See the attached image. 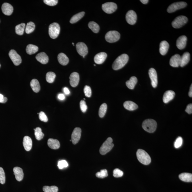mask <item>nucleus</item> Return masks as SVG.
<instances>
[{
	"label": "nucleus",
	"mask_w": 192,
	"mask_h": 192,
	"mask_svg": "<svg viewBox=\"0 0 192 192\" xmlns=\"http://www.w3.org/2000/svg\"><path fill=\"white\" fill-rule=\"evenodd\" d=\"M129 60V56L126 54L119 55L113 63V69L114 70H118L122 68L127 64Z\"/></svg>",
	"instance_id": "nucleus-1"
},
{
	"label": "nucleus",
	"mask_w": 192,
	"mask_h": 192,
	"mask_svg": "<svg viewBox=\"0 0 192 192\" xmlns=\"http://www.w3.org/2000/svg\"><path fill=\"white\" fill-rule=\"evenodd\" d=\"M136 155L138 160L142 164L147 165L151 163V159L150 156L144 150L138 149L136 153Z\"/></svg>",
	"instance_id": "nucleus-2"
},
{
	"label": "nucleus",
	"mask_w": 192,
	"mask_h": 192,
	"mask_svg": "<svg viewBox=\"0 0 192 192\" xmlns=\"http://www.w3.org/2000/svg\"><path fill=\"white\" fill-rule=\"evenodd\" d=\"M142 127L143 129L146 132L153 133L156 130L157 127V123L154 119H148L143 122Z\"/></svg>",
	"instance_id": "nucleus-3"
},
{
	"label": "nucleus",
	"mask_w": 192,
	"mask_h": 192,
	"mask_svg": "<svg viewBox=\"0 0 192 192\" xmlns=\"http://www.w3.org/2000/svg\"><path fill=\"white\" fill-rule=\"evenodd\" d=\"M112 142V138H107L100 148V153L101 154L105 155L112 149L114 146V144H113Z\"/></svg>",
	"instance_id": "nucleus-4"
},
{
	"label": "nucleus",
	"mask_w": 192,
	"mask_h": 192,
	"mask_svg": "<svg viewBox=\"0 0 192 192\" xmlns=\"http://www.w3.org/2000/svg\"><path fill=\"white\" fill-rule=\"evenodd\" d=\"M60 28L58 23H54L50 24L49 26V35L50 38L55 39L60 34Z\"/></svg>",
	"instance_id": "nucleus-5"
},
{
	"label": "nucleus",
	"mask_w": 192,
	"mask_h": 192,
	"mask_svg": "<svg viewBox=\"0 0 192 192\" xmlns=\"http://www.w3.org/2000/svg\"><path fill=\"white\" fill-rule=\"evenodd\" d=\"M120 35L118 32L116 31H109L105 35L106 41L109 43H114L117 42L120 38Z\"/></svg>",
	"instance_id": "nucleus-6"
},
{
	"label": "nucleus",
	"mask_w": 192,
	"mask_h": 192,
	"mask_svg": "<svg viewBox=\"0 0 192 192\" xmlns=\"http://www.w3.org/2000/svg\"><path fill=\"white\" fill-rule=\"evenodd\" d=\"M188 18L186 17L183 16H179L175 18L172 23V25L173 28H181L187 23Z\"/></svg>",
	"instance_id": "nucleus-7"
},
{
	"label": "nucleus",
	"mask_w": 192,
	"mask_h": 192,
	"mask_svg": "<svg viewBox=\"0 0 192 192\" xmlns=\"http://www.w3.org/2000/svg\"><path fill=\"white\" fill-rule=\"evenodd\" d=\"M102 8L103 11L107 14H112L117 9V4L113 2H107L102 4Z\"/></svg>",
	"instance_id": "nucleus-8"
},
{
	"label": "nucleus",
	"mask_w": 192,
	"mask_h": 192,
	"mask_svg": "<svg viewBox=\"0 0 192 192\" xmlns=\"http://www.w3.org/2000/svg\"><path fill=\"white\" fill-rule=\"evenodd\" d=\"M187 5V3L183 1L173 3L168 7L167 11L169 13L174 12L177 10L185 8Z\"/></svg>",
	"instance_id": "nucleus-9"
},
{
	"label": "nucleus",
	"mask_w": 192,
	"mask_h": 192,
	"mask_svg": "<svg viewBox=\"0 0 192 192\" xmlns=\"http://www.w3.org/2000/svg\"><path fill=\"white\" fill-rule=\"evenodd\" d=\"M9 55L10 58L15 65H18L21 63L22 62L21 57L16 53V50H10Z\"/></svg>",
	"instance_id": "nucleus-10"
},
{
	"label": "nucleus",
	"mask_w": 192,
	"mask_h": 192,
	"mask_svg": "<svg viewBox=\"0 0 192 192\" xmlns=\"http://www.w3.org/2000/svg\"><path fill=\"white\" fill-rule=\"evenodd\" d=\"M76 48L79 54L85 58L88 53V48L85 44L82 42H80L77 44Z\"/></svg>",
	"instance_id": "nucleus-11"
},
{
	"label": "nucleus",
	"mask_w": 192,
	"mask_h": 192,
	"mask_svg": "<svg viewBox=\"0 0 192 192\" xmlns=\"http://www.w3.org/2000/svg\"><path fill=\"white\" fill-rule=\"evenodd\" d=\"M126 21L129 24L133 25L136 23L137 20V16L135 12L132 10L128 11L126 14Z\"/></svg>",
	"instance_id": "nucleus-12"
},
{
	"label": "nucleus",
	"mask_w": 192,
	"mask_h": 192,
	"mask_svg": "<svg viewBox=\"0 0 192 192\" xmlns=\"http://www.w3.org/2000/svg\"><path fill=\"white\" fill-rule=\"evenodd\" d=\"M81 132V129L80 128L76 127L74 129L71 136L72 142L73 144H76L80 140Z\"/></svg>",
	"instance_id": "nucleus-13"
},
{
	"label": "nucleus",
	"mask_w": 192,
	"mask_h": 192,
	"mask_svg": "<svg viewBox=\"0 0 192 192\" xmlns=\"http://www.w3.org/2000/svg\"><path fill=\"white\" fill-rule=\"evenodd\" d=\"M149 75L151 80V84L152 87L155 88L158 85V78L157 73L154 68H151L149 70Z\"/></svg>",
	"instance_id": "nucleus-14"
},
{
	"label": "nucleus",
	"mask_w": 192,
	"mask_h": 192,
	"mask_svg": "<svg viewBox=\"0 0 192 192\" xmlns=\"http://www.w3.org/2000/svg\"><path fill=\"white\" fill-rule=\"evenodd\" d=\"M70 84L72 87H75L78 85L80 81V75L77 72H74L70 77Z\"/></svg>",
	"instance_id": "nucleus-15"
},
{
	"label": "nucleus",
	"mask_w": 192,
	"mask_h": 192,
	"mask_svg": "<svg viewBox=\"0 0 192 192\" xmlns=\"http://www.w3.org/2000/svg\"><path fill=\"white\" fill-rule=\"evenodd\" d=\"M187 38V37L183 35L178 38L176 41V46L179 50H183L186 46Z\"/></svg>",
	"instance_id": "nucleus-16"
},
{
	"label": "nucleus",
	"mask_w": 192,
	"mask_h": 192,
	"mask_svg": "<svg viewBox=\"0 0 192 192\" xmlns=\"http://www.w3.org/2000/svg\"><path fill=\"white\" fill-rule=\"evenodd\" d=\"M181 61V56L179 55L176 54L173 55L170 60V65L174 67L180 66Z\"/></svg>",
	"instance_id": "nucleus-17"
},
{
	"label": "nucleus",
	"mask_w": 192,
	"mask_h": 192,
	"mask_svg": "<svg viewBox=\"0 0 192 192\" xmlns=\"http://www.w3.org/2000/svg\"><path fill=\"white\" fill-rule=\"evenodd\" d=\"M1 10L3 14L6 16H9L12 14L13 8V6L9 3H6L2 5Z\"/></svg>",
	"instance_id": "nucleus-18"
},
{
	"label": "nucleus",
	"mask_w": 192,
	"mask_h": 192,
	"mask_svg": "<svg viewBox=\"0 0 192 192\" xmlns=\"http://www.w3.org/2000/svg\"><path fill=\"white\" fill-rule=\"evenodd\" d=\"M107 57V54L104 52L97 53L94 57V62L96 64H102L105 61Z\"/></svg>",
	"instance_id": "nucleus-19"
},
{
	"label": "nucleus",
	"mask_w": 192,
	"mask_h": 192,
	"mask_svg": "<svg viewBox=\"0 0 192 192\" xmlns=\"http://www.w3.org/2000/svg\"><path fill=\"white\" fill-rule=\"evenodd\" d=\"M175 93L173 91L169 90L165 92L163 95V100L165 103H167L174 99Z\"/></svg>",
	"instance_id": "nucleus-20"
},
{
	"label": "nucleus",
	"mask_w": 192,
	"mask_h": 192,
	"mask_svg": "<svg viewBox=\"0 0 192 192\" xmlns=\"http://www.w3.org/2000/svg\"><path fill=\"white\" fill-rule=\"evenodd\" d=\"M23 145L25 150L27 151L31 150L33 145L31 138L28 136H25L23 139Z\"/></svg>",
	"instance_id": "nucleus-21"
},
{
	"label": "nucleus",
	"mask_w": 192,
	"mask_h": 192,
	"mask_svg": "<svg viewBox=\"0 0 192 192\" xmlns=\"http://www.w3.org/2000/svg\"><path fill=\"white\" fill-rule=\"evenodd\" d=\"M16 179L18 181H22L23 178V170L19 167H15L13 170Z\"/></svg>",
	"instance_id": "nucleus-22"
},
{
	"label": "nucleus",
	"mask_w": 192,
	"mask_h": 192,
	"mask_svg": "<svg viewBox=\"0 0 192 192\" xmlns=\"http://www.w3.org/2000/svg\"><path fill=\"white\" fill-rule=\"evenodd\" d=\"M169 47L168 42L166 41H163L160 44L159 52L161 55H164L167 53Z\"/></svg>",
	"instance_id": "nucleus-23"
},
{
	"label": "nucleus",
	"mask_w": 192,
	"mask_h": 192,
	"mask_svg": "<svg viewBox=\"0 0 192 192\" xmlns=\"http://www.w3.org/2000/svg\"><path fill=\"white\" fill-rule=\"evenodd\" d=\"M36 58L37 60L43 64H46L48 62V57L46 53L42 52L36 55Z\"/></svg>",
	"instance_id": "nucleus-24"
},
{
	"label": "nucleus",
	"mask_w": 192,
	"mask_h": 192,
	"mask_svg": "<svg viewBox=\"0 0 192 192\" xmlns=\"http://www.w3.org/2000/svg\"><path fill=\"white\" fill-rule=\"evenodd\" d=\"M48 145L50 149H59L60 144L58 140L53 139H49L48 142Z\"/></svg>",
	"instance_id": "nucleus-25"
},
{
	"label": "nucleus",
	"mask_w": 192,
	"mask_h": 192,
	"mask_svg": "<svg viewBox=\"0 0 192 192\" xmlns=\"http://www.w3.org/2000/svg\"><path fill=\"white\" fill-rule=\"evenodd\" d=\"M124 107L129 111H134L138 108L137 104L131 101H126L124 104Z\"/></svg>",
	"instance_id": "nucleus-26"
},
{
	"label": "nucleus",
	"mask_w": 192,
	"mask_h": 192,
	"mask_svg": "<svg viewBox=\"0 0 192 192\" xmlns=\"http://www.w3.org/2000/svg\"><path fill=\"white\" fill-rule=\"evenodd\" d=\"M190 60V54L188 52H186L181 56V61L180 66L183 67L186 65Z\"/></svg>",
	"instance_id": "nucleus-27"
},
{
	"label": "nucleus",
	"mask_w": 192,
	"mask_h": 192,
	"mask_svg": "<svg viewBox=\"0 0 192 192\" xmlns=\"http://www.w3.org/2000/svg\"><path fill=\"white\" fill-rule=\"evenodd\" d=\"M58 60L60 65H65L68 64L69 60L67 55L63 53L59 54L58 55Z\"/></svg>",
	"instance_id": "nucleus-28"
},
{
	"label": "nucleus",
	"mask_w": 192,
	"mask_h": 192,
	"mask_svg": "<svg viewBox=\"0 0 192 192\" xmlns=\"http://www.w3.org/2000/svg\"><path fill=\"white\" fill-rule=\"evenodd\" d=\"M180 179L186 182H192V174L191 173H181L178 176Z\"/></svg>",
	"instance_id": "nucleus-29"
},
{
	"label": "nucleus",
	"mask_w": 192,
	"mask_h": 192,
	"mask_svg": "<svg viewBox=\"0 0 192 192\" xmlns=\"http://www.w3.org/2000/svg\"><path fill=\"white\" fill-rule=\"evenodd\" d=\"M30 86L33 91L38 92L40 90V86L39 82L36 79H33L30 82Z\"/></svg>",
	"instance_id": "nucleus-30"
},
{
	"label": "nucleus",
	"mask_w": 192,
	"mask_h": 192,
	"mask_svg": "<svg viewBox=\"0 0 192 192\" xmlns=\"http://www.w3.org/2000/svg\"><path fill=\"white\" fill-rule=\"evenodd\" d=\"M137 82V79L136 77L133 76L131 77L129 80L126 82V85L129 89H133Z\"/></svg>",
	"instance_id": "nucleus-31"
},
{
	"label": "nucleus",
	"mask_w": 192,
	"mask_h": 192,
	"mask_svg": "<svg viewBox=\"0 0 192 192\" xmlns=\"http://www.w3.org/2000/svg\"><path fill=\"white\" fill-rule=\"evenodd\" d=\"M38 47L36 45L29 44L28 45L26 48V52L28 54L31 55L38 52Z\"/></svg>",
	"instance_id": "nucleus-32"
},
{
	"label": "nucleus",
	"mask_w": 192,
	"mask_h": 192,
	"mask_svg": "<svg viewBox=\"0 0 192 192\" xmlns=\"http://www.w3.org/2000/svg\"><path fill=\"white\" fill-rule=\"evenodd\" d=\"M85 14V12H81L79 13L76 14L74 15L70 19V22L71 23H77L79 20H80L81 18H82L84 16Z\"/></svg>",
	"instance_id": "nucleus-33"
},
{
	"label": "nucleus",
	"mask_w": 192,
	"mask_h": 192,
	"mask_svg": "<svg viewBox=\"0 0 192 192\" xmlns=\"http://www.w3.org/2000/svg\"><path fill=\"white\" fill-rule=\"evenodd\" d=\"M88 26L94 33H98L100 30L98 24L94 21L90 22L88 23Z\"/></svg>",
	"instance_id": "nucleus-34"
},
{
	"label": "nucleus",
	"mask_w": 192,
	"mask_h": 192,
	"mask_svg": "<svg viewBox=\"0 0 192 192\" xmlns=\"http://www.w3.org/2000/svg\"><path fill=\"white\" fill-rule=\"evenodd\" d=\"M35 28V23L33 22H30L27 24L25 26V32L27 34H30L34 31Z\"/></svg>",
	"instance_id": "nucleus-35"
},
{
	"label": "nucleus",
	"mask_w": 192,
	"mask_h": 192,
	"mask_svg": "<svg viewBox=\"0 0 192 192\" xmlns=\"http://www.w3.org/2000/svg\"><path fill=\"white\" fill-rule=\"evenodd\" d=\"M35 131V135L36 139L38 140L39 141L43 139L44 134L42 132V129L41 128L38 127L34 129Z\"/></svg>",
	"instance_id": "nucleus-36"
},
{
	"label": "nucleus",
	"mask_w": 192,
	"mask_h": 192,
	"mask_svg": "<svg viewBox=\"0 0 192 192\" xmlns=\"http://www.w3.org/2000/svg\"><path fill=\"white\" fill-rule=\"evenodd\" d=\"M25 28V24L24 23H21L18 24L16 27V34L19 35H22L24 33Z\"/></svg>",
	"instance_id": "nucleus-37"
},
{
	"label": "nucleus",
	"mask_w": 192,
	"mask_h": 192,
	"mask_svg": "<svg viewBox=\"0 0 192 192\" xmlns=\"http://www.w3.org/2000/svg\"><path fill=\"white\" fill-rule=\"evenodd\" d=\"M107 109V105L106 103H103L101 105L99 109V115L101 118L103 117L105 115Z\"/></svg>",
	"instance_id": "nucleus-38"
},
{
	"label": "nucleus",
	"mask_w": 192,
	"mask_h": 192,
	"mask_svg": "<svg viewBox=\"0 0 192 192\" xmlns=\"http://www.w3.org/2000/svg\"><path fill=\"white\" fill-rule=\"evenodd\" d=\"M56 77L55 74L53 72H48L46 74V80L49 83H52L54 81Z\"/></svg>",
	"instance_id": "nucleus-39"
},
{
	"label": "nucleus",
	"mask_w": 192,
	"mask_h": 192,
	"mask_svg": "<svg viewBox=\"0 0 192 192\" xmlns=\"http://www.w3.org/2000/svg\"><path fill=\"white\" fill-rule=\"evenodd\" d=\"M43 190L44 192H58V188L55 186H45L43 187Z\"/></svg>",
	"instance_id": "nucleus-40"
},
{
	"label": "nucleus",
	"mask_w": 192,
	"mask_h": 192,
	"mask_svg": "<svg viewBox=\"0 0 192 192\" xmlns=\"http://www.w3.org/2000/svg\"><path fill=\"white\" fill-rule=\"evenodd\" d=\"M96 176L97 177L103 178L108 176L107 171V169H104L101 170L100 172L96 173Z\"/></svg>",
	"instance_id": "nucleus-41"
},
{
	"label": "nucleus",
	"mask_w": 192,
	"mask_h": 192,
	"mask_svg": "<svg viewBox=\"0 0 192 192\" xmlns=\"http://www.w3.org/2000/svg\"><path fill=\"white\" fill-rule=\"evenodd\" d=\"M6 182V176L3 168L0 167V183L2 184H4Z\"/></svg>",
	"instance_id": "nucleus-42"
},
{
	"label": "nucleus",
	"mask_w": 192,
	"mask_h": 192,
	"mask_svg": "<svg viewBox=\"0 0 192 192\" xmlns=\"http://www.w3.org/2000/svg\"><path fill=\"white\" fill-rule=\"evenodd\" d=\"M84 91L86 97H91L92 95V90L90 87L85 85L84 87Z\"/></svg>",
	"instance_id": "nucleus-43"
},
{
	"label": "nucleus",
	"mask_w": 192,
	"mask_h": 192,
	"mask_svg": "<svg viewBox=\"0 0 192 192\" xmlns=\"http://www.w3.org/2000/svg\"><path fill=\"white\" fill-rule=\"evenodd\" d=\"M124 173L120 169L117 168L114 169L113 171V176L115 178H119L123 176Z\"/></svg>",
	"instance_id": "nucleus-44"
},
{
	"label": "nucleus",
	"mask_w": 192,
	"mask_h": 192,
	"mask_svg": "<svg viewBox=\"0 0 192 192\" xmlns=\"http://www.w3.org/2000/svg\"><path fill=\"white\" fill-rule=\"evenodd\" d=\"M183 140L181 137H178L177 138L174 143V146L176 149L181 147L183 144Z\"/></svg>",
	"instance_id": "nucleus-45"
},
{
	"label": "nucleus",
	"mask_w": 192,
	"mask_h": 192,
	"mask_svg": "<svg viewBox=\"0 0 192 192\" xmlns=\"http://www.w3.org/2000/svg\"><path fill=\"white\" fill-rule=\"evenodd\" d=\"M68 166V163L65 160H62V161H59L58 163V166L60 169H62L64 168H66Z\"/></svg>",
	"instance_id": "nucleus-46"
},
{
	"label": "nucleus",
	"mask_w": 192,
	"mask_h": 192,
	"mask_svg": "<svg viewBox=\"0 0 192 192\" xmlns=\"http://www.w3.org/2000/svg\"><path fill=\"white\" fill-rule=\"evenodd\" d=\"M43 2L48 6H53L57 4L58 1L57 0H45Z\"/></svg>",
	"instance_id": "nucleus-47"
},
{
	"label": "nucleus",
	"mask_w": 192,
	"mask_h": 192,
	"mask_svg": "<svg viewBox=\"0 0 192 192\" xmlns=\"http://www.w3.org/2000/svg\"><path fill=\"white\" fill-rule=\"evenodd\" d=\"M39 118L40 120L44 122H47L48 121V118L44 112H40L39 113Z\"/></svg>",
	"instance_id": "nucleus-48"
},
{
	"label": "nucleus",
	"mask_w": 192,
	"mask_h": 192,
	"mask_svg": "<svg viewBox=\"0 0 192 192\" xmlns=\"http://www.w3.org/2000/svg\"><path fill=\"white\" fill-rule=\"evenodd\" d=\"M80 106L81 110L82 112L85 113L86 112L87 107L85 100H82L80 101Z\"/></svg>",
	"instance_id": "nucleus-49"
},
{
	"label": "nucleus",
	"mask_w": 192,
	"mask_h": 192,
	"mask_svg": "<svg viewBox=\"0 0 192 192\" xmlns=\"http://www.w3.org/2000/svg\"><path fill=\"white\" fill-rule=\"evenodd\" d=\"M185 112H187L188 114H191L192 113V104H190L187 106Z\"/></svg>",
	"instance_id": "nucleus-50"
},
{
	"label": "nucleus",
	"mask_w": 192,
	"mask_h": 192,
	"mask_svg": "<svg viewBox=\"0 0 192 192\" xmlns=\"http://www.w3.org/2000/svg\"><path fill=\"white\" fill-rule=\"evenodd\" d=\"M7 97H4L2 94H0V103H5L7 102Z\"/></svg>",
	"instance_id": "nucleus-51"
},
{
	"label": "nucleus",
	"mask_w": 192,
	"mask_h": 192,
	"mask_svg": "<svg viewBox=\"0 0 192 192\" xmlns=\"http://www.w3.org/2000/svg\"><path fill=\"white\" fill-rule=\"evenodd\" d=\"M58 98L60 100H63L65 99V95L63 94H60L58 95Z\"/></svg>",
	"instance_id": "nucleus-52"
},
{
	"label": "nucleus",
	"mask_w": 192,
	"mask_h": 192,
	"mask_svg": "<svg viewBox=\"0 0 192 192\" xmlns=\"http://www.w3.org/2000/svg\"><path fill=\"white\" fill-rule=\"evenodd\" d=\"M63 91L64 92L66 95H68V94H70V90H69V89L67 87H65V88L63 89Z\"/></svg>",
	"instance_id": "nucleus-53"
},
{
	"label": "nucleus",
	"mask_w": 192,
	"mask_h": 192,
	"mask_svg": "<svg viewBox=\"0 0 192 192\" xmlns=\"http://www.w3.org/2000/svg\"><path fill=\"white\" fill-rule=\"evenodd\" d=\"M188 95L190 97H192V85H191L190 86L189 93H188Z\"/></svg>",
	"instance_id": "nucleus-54"
},
{
	"label": "nucleus",
	"mask_w": 192,
	"mask_h": 192,
	"mask_svg": "<svg viewBox=\"0 0 192 192\" xmlns=\"http://www.w3.org/2000/svg\"><path fill=\"white\" fill-rule=\"evenodd\" d=\"M140 1L142 2L143 4H146L149 2V1H148V0H140Z\"/></svg>",
	"instance_id": "nucleus-55"
},
{
	"label": "nucleus",
	"mask_w": 192,
	"mask_h": 192,
	"mask_svg": "<svg viewBox=\"0 0 192 192\" xmlns=\"http://www.w3.org/2000/svg\"><path fill=\"white\" fill-rule=\"evenodd\" d=\"M72 45H73V46H75V45H74V43H72Z\"/></svg>",
	"instance_id": "nucleus-56"
},
{
	"label": "nucleus",
	"mask_w": 192,
	"mask_h": 192,
	"mask_svg": "<svg viewBox=\"0 0 192 192\" xmlns=\"http://www.w3.org/2000/svg\"><path fill=\"white\" fill-rule=\"evenodd\" d=\"M70 141H72L71 140H70Z\"/></svg>",
	"instance_id": "nucleus-57"
},
{
	"label": "nucleus",
	"mask_w": 192,
	"mask_h": 192,
	"mask_svg": "<svg viewBox=\"0 0 192 192\" xmlns=\"http://www.w3.org/2000/svg\"><path fill=\"white\" fill-rule=\"evenodd\" d=\"M0 67H1V64H0Z\"/></svg>",
	"instance_id": "nucleus-58"
}]
</instances>
